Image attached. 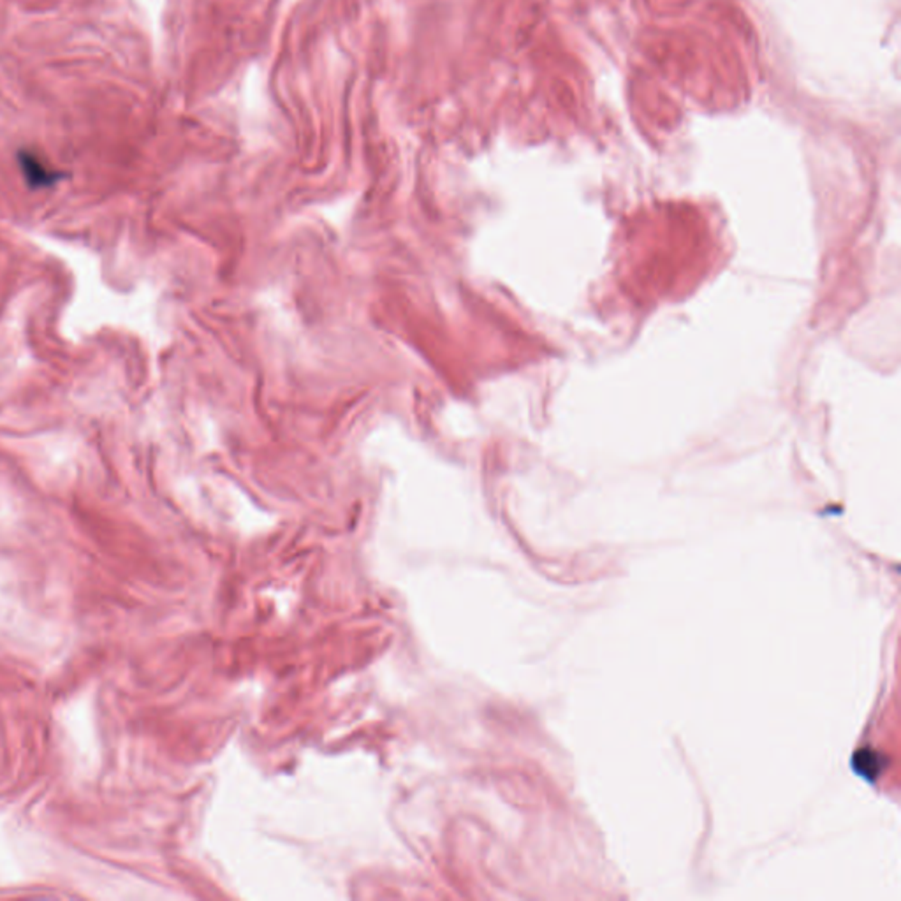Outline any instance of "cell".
<instances>
[{
  "mask_svg": "<svg viewBox=\"0 0 901 901\" xmlns=\"http://www.w3.org/2000/svg\"><path fill=\"white\" fill-rule=\"evenodd\" d=\"M854 765H856V769L859 771V774L863 776H871V774H877L878 773V761H877V756L869 750H863V752H858V756L854 757Z\"/></svg>",
  "mask_w": 901,
  "mask_h": 901,
  "instance_id": "cell-1",
  "label": "cell"
}]
</instances>
